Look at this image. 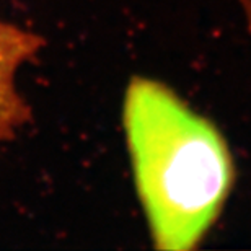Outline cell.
I'll return each instance as SVG.
<instances>
[{"label":"cell","mask_w":251,"mask_h":251,"mask_svg":"<svg viewBox=\"0 0 251 251\" xmlns=\"http://www.w3.org/2000/svg\"><path fill=\"white\" fill-rule=\"evenodd\" d=\"M123 126L153 247L194 250L233 183L225 139L170 87L139 75L126 88Z\"/></svg>","instance_id":"obj_1"},{"label":"cell","mask_w":251,"mask_h":251,"mask_svg":"<svg viewBox=\"0 0 251 251\" xmlns=\"http://www.w3.org/2000/svg\"><path fill=\"white\" fill-rule=\"evenodd\" d=\"M44 41L39 34L0 22V147L10 142L31 119V108L18 90V72L38 56Z\"/></svg>","instance_id":"obj_2"},{"label":"cell","mask_w":251,"mask_h":251,"mask_svg":"<svg viewBox=\"0 0 251 251\" xmlns=\"http://www.w3.org/2000/svg\"><path fill=\"white\" fill-rule=\"evenodd\" d=\"M238 2H240V7L243 10L245 22H247V28L251 38V0H238Z\"/></svg>","instance_id":"obj_3"}]
</instances>
